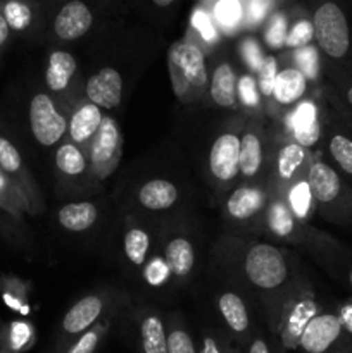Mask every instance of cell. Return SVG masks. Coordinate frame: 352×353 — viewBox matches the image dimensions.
<instances>
[{
	"label": "cell",
	"mask_w": 352,
	"mask_h": 353,
	"mask_svg": "<svg viewBox=\"0 0 352 353\" xmlns=\"http://www.w3.org/2000/svg\"><path fill=\"white\" fill-rule=\"evenodd\" d=\"M209 169L219 181H231L240 172V138L224 133L214 140L209 154Z\"/></svg>",
	"instance_id": "obj_8"
},
{
	"label": "cell",
	"mask_w": 352,
	"mask_h": 353,
	"mask_svg": "<svg viewBox=\"0 0 352 353\" xmlns=\"http://www.w3.org/2000/svg\"><path fill=\"white\" fill-rule=\"evenodd\" d=\"M173 2H175V0H152V3H155L157 7H168L171 6Z\"/></svg>",
	"instance_id": "obj_52"
},
{
	"label": "cell",
	"mask_w": 352,
	"mask_h": 353,
	"mask_svg": "<svg viewBox=\"0 0 352 353\" xmlns=\"http://www.w3.org/2000/svg\"><path fill=\"white\" fill-rule=\"evenodd\" d=\"M35 343V330L26 321H12L0 326V353H23Z\"/></svg>",
	"instance_id": "obj_22"
},
{
	"label": "cell",
	"mask_w": 352,
	"mask_h": 353,
	"mask_svg": "<svg viewBox=\"0 0 352 353\" xmlns=\"http://www.w3.org/2000/svg\"><path fill=\"white\" fill-rule=\"evenodd\" d=\"M102 300L99 296H85L66 312L62 319V331L66 334H83L93 326L102 314Z\"/></svg>",
	"instance_id": "obj_13"
},
{
	"label": "cell",
	"mask_w": 352,
	"mask_h": 353,
	"mask_svg": "<svg viewBox=\"0 0 352 353\" xmlns=\"http://www.w3.org/2000/svg\"><path fill=\"white\" fill-rule=\"evenodd\" d=\"M245 276L257 288H278L289 276V268L278 248L273 245H254L245 257Z\"/></svg>",
	"instance_id": "obj_3"
},
{
	"label": "cell",
	"mask_w": 352,
	"mask_h": 353,
	"mask_svg": "<svg viewBox=\"0 0 352 353\" xmlns=\"http://www.w3.org/2000/svg\"><path fill=\"white\" fill-rule=\"evenodd\" d=\"M244 59H245V62H247L248 68H251L252 71H259V68H261L264 57H262L261 48H259V45L255 43L254 40H245V43H244Z\"/></svg>",
	"instance_id": "obj_45"
},
{
	"label": "cell",
	"mask_w": 352,
	"mask_h": 353,
	"mask_svg": "<svg viewBox=\"0 0 352 353\" xmlns=\"http://www.w3.org/2000/svg\"><path fill=\"white\" fill-rule=\"evenodd\" d=\"M262 165L261 140L252 131H245L240 140V172L245 178H254Z\"/></svg>",
	"instance_id": "obj_28"
},
{
	"label": "cell",
	"mask_w": 352,
	"mask_h": 353,
	"mask_svg": "<svg viewBox=\"0 0 352 353\" xmlns=\"http://www.w3.org/2000/svg\"><path fill=\"white\" fill-rule=\"evenodd\" d=\"M0 172L12 183L17 188V192L23 195V199L26 200L28 209H33V200H35V192H33V183L31 178L28 176L26 168H24L23 157H21L19 150H17L16 145L9 140L7 137H3L0 133Z\"/></svg>",
	"instance_id": "obj_9"
},
{
	"label": "cell",
	"mask_w": 352,
	"mask_h": 353,
	"mask_svg": "<svg viewBox=\"0 0 352 353\" xmlns=\"http://www.w3.org/2000/svg\"><path fill=\"white\" fill-rule=\"evenodd\" d=\"M307 154L306 148L300 147L299 143H289L280 150L278 161H276V171L282 181H292L297 178L299 171L306 165Z\"/></svg>",
	"instance_id": "obj_27"
},
{
	"label": "cell",
	"mask_w": 352,
	"mask_h": 353,
	"mask_svg": "<svg viewBox=\"0 0 352 353\" xmlns=\"http://www.w3.org/2000/svg\"><path fill=\"white\" fill-rule=\"evenodd\" d=\"M304 353H347L349 341L340 319L335 314L313 317L300 336Z\"/></svg>",
	"instance_id": "obj_4"
},
{
	"label": "cell",
	"mask_w": 352,
	"mask_h": 353,
	"mask_svg": "<svg viewBox=\"0 0 352 353\" xmlns=\"http://www.w3.org/2000/svg\"><path fill=\"white\" fill-rule=\"evenodd\" d=\"M168 353H197L192 336L186 331L175 327L168 333Z\"/></svg>",
	"instance_id": "obj_42"
},
{
	"label": "cell",
	"mask_w": 352,
	"mask_h": 353,
	"mask_svg": "<svg viewBox=\"0 0 352 353\" xmlns=\"http://www.w3.org/2000/svg\"><path fill=\"white\" fill-rule=\"evenodd\" d=\"M0 14L10 33H26L37 17V0H0Z\"/></svg>",
	"instance_id": "obj_16"
},
{
	"label": "cell",
	"mask_w": 352,
	"mask_h": 353,
	"mask_svg": "<svg viewBox=\"0 0 352 353\" xmlns=\"http://www.w3.org/2000/svg\"><path fill=\"white\" fill-rule=\"evenodd\" d=\"M102 119V112L95 103H85L72 114L71 121H69V137L75 143H83V141L90 140L95 137Z\"/></svg>",
	"instance_id": "obj_21"
},
{
	"label": "cell",
	"mask_w": 352,
	"mask_h": 353,
	"mask_svg": "<svg viewBox=\"0 0 352 353\" xmlns=\"http://www.w3.org/2000/svg\"><path fill=\"white\" fill-rule=\"evenodd\" d=\"M211 97L214 103L223 109H235L237 105V76L226 62L214 69L211 79Z\"/></svg>",
	"instance_id": "obj_18"
},
{
	"label": "cell",
	"mask_w": 352,
	"mask_h": 353,
	"mask_svg": "<svg viewBox=\"0 0 352 353\" xmlns=\"http://www.w3.org/2000/svg\"><path fill=\"white\" fill-rule=\"evenodd\" d=\"M293 59H295V64L300 72L306 76V79H316L317 72H320V55H317V48L307 47L297 48L293 52Z\"/></svg>",
	"instance_id": "obj_37"
},
{
	"label": "cell",
	"mask_w": 352,
	"mask_h": 353,
	"mask_svg": "<svg viewBox=\"0 0 352 353\" xmlns=\"http://www.w3.org/2000/svg\"><path fill=\"white\" fill-rule=\"evenodd\" d=\"M213 14L217 26L226 33H233L244 23V6L240 0H216Z\"/></svg>",
	"instance_id": "obj_29"
},
{
	"label": "cell",
	"mask_w": 352,
	"mask_h": 353,
	"mask_svg": "<svg viewBox=\"0 0 352 353\" xmlns=\"http://www.w3.org/2000/svg\"><path fill=\"white\" fill-rule=\"evenodd\" d=\"M93 26V10L85 0H68L57 10L52 23L54 34L62 41H72L85 37Z\"/></svg>",
	"instance_id": "obj_7"
},
{
	"label": "cell",
	"mask_w": 352,
	"mask_h": 353,
	"mask_svg": "<svg viewBox=\"0 0 352 353\" xmlns=\"http://www.w3.org/2000/svg\"><path fill=\"white\" fill-rule=\"evenodd\" d=\"M97 207L90 202L68 203L59 210V223L64 230L81 233L92 228L97 221Z\"/></svg>",
	"instance_id": "obj_23"
},
{
	"label": "cell",
	"mask_w": 352,
	"mask_h": 353,
	"mask_svg": "<svg viewBox=\"0 0 352 353\" xmlns=\"http://www.w3.org/2000/svg\"><path fill=\"white\" fill-rule=\"evenodd\" d=\"M168 68L175 95L183 103L197 102L209 86L206 57L195 43L179 40L169 47Z\"/></svg>",
	"instance_id": "obj_1"
},
{
	"label": "cell",
	"mask_w": 352,
	"mask_h": 353,
	"mask_svg": "<svg viewBox=\"0 0 352 353\" xmlns=\"http://www.w3.org/2000/svg\"><path fill=\"white\" fill-rule=\"evenodd\" d=\"M55 165L66 176H79L85 172L86 161L83 152L76 145L64 143L55 152Z\"/></svg>",
	"instance_id": "obj_30"
},
{
	"label": "cell",
	"mask_w": 352,
	"mask_h": 353,
	"mask_svg": "<svg viewBox=\"0 0 352 353\" xmlns=\"http://www.w3.org/2000/svg\"><path fill=\"white\" fill-rule=\"evenodd\" d=\"M286 33H289V17L282 12L273 14L266 28V41L271 48H280L285 45Z\"/></svg>",
	"instance_id": "obj_39"
},
{
	"label": "cell",
	"mask_w": 352,
	"mask_h": 353,
	"mask_svg": "<svg viewBox=\"0 0 352 353\" xmlns=\"http://www.w3.org/2000/svg\"><path fill=\"white\" fill-rule=\"evenodd\" d=\"M307 90V79L299 69L286 68L278 72L273 97L280 105H292L299 102Z\"/></svg>",
	"instance_id": "obj_17"
},
{
	"label": "cell",
	"mask_w": 352,
	"mask_h": 353,
	"mask_svg": "<svg viewBox=\"0 0 352 353\" xmlns=\"http://www.w3.org/2000/svg\"><path fill=\"white\" fill-rule=\"evenodd\" d=\"M9 40H10V30H9V26H7L3 16L0 14V54L3 52L6 45L9 43Z\"/></svg>",
	"instance_id": "obj_50"
},
{
	"label": "cell",
	"mask_w": 352,
	"mask_h": 353,
	"mask_svg": "<svg viewBox=\"0 0 352 353\" xmlns=\"http://www.w3.org/2000/svg\"><path fill=\"white\" fill-rule=\"evenodd\" d=\"M148 247H150V238L144 230L135 228V230L128 231L126 236H124V252H126V257L130 259L131 264H144Z\"/></svg>",
	"instance_id": "obj_32"
},
{
	"label": "cell",
	"mask_w": 352,
	"mask_h": 353,
	"mask_svg": "<svg viewBox=\"0 0 352 353\" xmlns=\"http://www.w3.org/2000/svg\"><path fill=\"white\" fill-rule=\"evenodd\" d=\"M313 317H316V303L313 300H302L293 307L282 327V340L285 348L299 347L300 336Z\"/></svg>",
	"instance_id": "obj_14"
},
{
	"label": "cell",
	"mask_w": 352,
	"mask_h": 353,
	"mask_svg": "<svg viewBox=\"0 0 352 353\" xmlns=\"http://www.w3.org/2000/svg\"><path fill=\"white\" fill-rule=\"evenodd\" d=\"M276 76H278V65H276V59L273 55H268L262 61L261 68L257 71V88L262 97L271 99L273 90H275Z\"/></svg>",
	"instance_id": "obj_38"
},
{
	"label": "cell",
	"mask_w": 352,
	"mask_h": 353,
	"mask_svg": "<svg viewBox=\"0 0 352 353\" xmlns=\"http://www.w3.org/2000/svg\"><path fill=\"white\" fill-rule=\"evenodd\" d=\"M140 340L144 353H168V333L157 316H147L141 321Z\"/></svg>",
	"instance_id": "obj_26"
},
{
	"label": "cell",
	"mask_w": 352,
	"mask_h": 353,
	"mask_svg": "<svg viewBox=\"0 0 352 353\" xmlns=\"http://www.w3.org/2000/svg\"><path fill=\"white\" fill-rule=\"evenodd\" d=\"M271 0H245L244 23L248 28H257L268 17Z\"/></svg>",
	"instance_id": "obj_40"
},
{
	"label": "cell",
	"mask_w": 352,
	"mask_h": 353,
	"mask_svg": "<svg viewBox=\"0 0 352 353\" xmlns=\"http://www.w3.org/2000/svg\"><path fill=\"white\" fill-rule=\"evenodd\" d=\"M100 336H102V330H88L79 336V340L72 345L66 353H95L97 347H99Z\"/></svg>",
	"instance_id": "obj_43"
},
{
	"label": "cell",
	"mask_w": 352,
	"mask_h": 353,
	"mask_svg": "<svg viewBox=\"0 0 352 353\" xmlns=\"http://www.w3.org/2000/svg\"><path fill=\"white\" fill-rule=\"evenodd\" d=\"M330 154L345 174L352 176V140L347 134L335 133L330 140Z\"/></svg>",
	"instance_id": "obj_35"
},
{
	"label": "cell",
	"mask_w": 352,
	"mask_h": 353,
	"mask_svg": "<svg viewBox=\"0 0 352 353\" xmlns=\"http://www.w3.org/2000/svg\"><path fill=\"white\" fill-rule=\"evenodd\" d=\"M138 200L148 210H164L175 205L178 200V190L166 179H152L141 186Z\"/></svg>",
	"instance_id": "obj_20"
},
{
	"label": "cell",
	"mask_w": 352,
	"mask_h": 353,
	"mask_svg": "<svg viewBox=\"0 0 352 353\" xmlns=\"http://www.w3.org/2000/svg\"><path fill=\"white\" fill-rule=\"evenodd\" d=\"M76 72V61L69 52L55 50L48 57L47 71H45V83L50 92H62L69 85Z\"/></svg>",
	"instance_id": "obj_19"
},
{
	"label": "cell",
	"mask_w": 352,
	"mask_h": 353,
	"mask_svg": "<svg viewBox=\"0 0 352 353\" xmlns=\"http://www.w3.org/2000/svg\"><path fill=\"white\" fill-rule=\"evenodd\" d=\"M164 262L171 274L179 276V278L190 274V271L193 269V262H195L192 243L185 238H175L169 241L166 247Z\"/></svg>",
	"instance_id": "obj_24"
},
{
	"label": "cell",
	"mask_w": 352,
	"mask_h": 353,
	"mask_svg": "<svg viewBox=\"0 0 352 353\" xmlns=\"http://www.w3.org/2000/svg\"><path fill=\"white\" fill-rule=\"evenodd\" d=\"M345 97H347V102L351 103V105H352V85L349 86L347 92H345Z\"/></svg>",
	"instance_id": "obj_54"
},
{
	"label": "cell",
	"mask_w": 352,
	"mask_h": 353,
	"mask_svg": "<svg viewBox=\"0 0 352 353\" xmlns=\"http://www.w3.org/2000/svg\"><path fill=\"white\" fill-rule=\"evenodd\" d=\"M313 38H314L313 21L302 17V19H297L295 23L289 28V33H286V38H285V45L289 48L297 50V48L307 47V45L313 41Z\"/></svg>",
	"instance_id": "obj_36"
},
{
	"label": "cell",
	"mask_w": 352,
	"mask_h": 353,
	"mask_svg": "<svg viewBox=\"0 0 352 353\" xmlns=\"http://www.w3.org/2000/svg\"><path fill=\"white\" fill-rule=\"evenodd\" d=\"M349 281H351V286H352V271H351V274H349Z\"/></svg>",
	"instance_id": "obj_56"
},
{
	"label": "cell",
	"mask_w": 352,
	"mask_h": 353,
	"mask_svg": "<svg viewBox=\"0 0 352 353\" xmlns=\"http://www.w3.org/2000/svg\"><path fill=\"white\" fill-rule=\"evenodd\" d=\"M0 288H2V296L9 307L14 310H24V296L23 285L17 279L2 278L0 279Z\"/></svg>",
	"instance_id": "obj_41"
},
{
	"label": "cell",
	"mask_w": 352,
	"mask_h": 353,
	"mask_svg": "<svg viewBox=\"0 0 352 353\" xmlns=\"http://www.w3.org/2000/svg\"><path fill=\"white\" fill-rule=\"evenodd\" d=\"M338 319H340L344 330L349 331V333L352 334V302L347 303V305L340 310V316H338Z\"/></svg>",
	"instance_id": "obj_49"
},
{
	"label": "cell",
	"mask_w": 352,
	"mask_h": 353,
	"mask_svg": "<svg viewBox=\"0 0 352 353\" xmlns=\"http://www.w3.org/2000/svg\"><path fill=\"white\" fill-rule=\"evenodd\" d=\"M121 147H123V138L117 130V124L110 117H104L90 147L92 169L99 178L110 174L116 169L121 159Z\"/></svg>",
	"instance_id": "obj_6"
},
{
	"label": "cell",
	"mask_w": 352,
	"mask_h": 353,
	"mask_svg": "<svg viewBox=\"0 0 352 353\" xmlns=\"http://www.w3.org/2000/svg\"><path fill=\"white\" fill-rule=\"evenodd\" d=\"M169 274V269L166 265V262H162L161 259H155L145 271V276H147V281L152 283V285H161L162 281H166Z\"/></svg>",
	"instance_id": "obj_47"
},
{
	"label": "cell",
	"mask_w": 352,
	"mask_h": 353,
	"mask_svg": "<svg viewBox=\"0 0 352 353\" xmlns=\"http://www.w3.org/2000/svg\"><path fill=\"white\" fill-rule=\"evenodd\" d=\"M264 207V193L261 188L242 186L235 190L226 202V210L231 219L247 221Z\"/></svg>",
	"instance_id": "obj_15"
},
{
	"label": "cell",
	"mask_w": 352,
	"mask_h": 353,
	"mask_svg": "<svg viewBox=\"0 0 352 353\" xmlns=\"http://www.w3.org/2000/svg\"><path fill=\"white\" fill-rule=\"evenodd\" d=\"M268 226L276 236H289L295 228V216L282 200H275L268 209Z\"/></svg>",
	"instance_id": "obj_31"
},
{
	"label": "cell",
	"mask_w": 352,
	"mask_h": 353,
	"mask_svg": "<svg viewBox=\"0 0 352 353\" xmlns=\"http://www.w3.org/2000/svg\"><path fill=\"white\" fill-rule=\"evenodd\" d=\"M193 26L202 33L204 40L213 41L216 38V30L213 28L211 17L204 10H195V14H193Z\"/></svg>",
	"instance_id": "obj_46"
},
{
	"label": "cell",
	"mask_w": 352,
	"mask_h": 353,
	"mask_svg": "<svg viewBox=\"0 0 352 353\" xmlns=\"http://www.w3.org/2000/svg\"><path fill=\"white\" fill-rule=\"evenodd\" d=\"M30 128L35 140L43 147H52L57 143L66 133L64 117L57 112L55 103L47 93H37L30 102Z\"/></svg>",
	"instance_id": "obj_5"
},
{
	"label": "cell",
	"mask_w": 352,
	"mask_h": 353,
	"mask_svg": "<svg viewBox=\"0 0 352 353\" xmlns=\"http://www.w3.org/2000/svg\"><path fill=\"white\" fill-rule=\"evenodd\" d=\"M217 307L223 316L224 323L228 324L233 333L244 334L248 330V312L245 309L244 300L235 293H223L217 300Z\"/></svg>",
	"instance_id": "obj_25"
},
{
	"label": "cell",
	"mask_w": 352,
	"mask_h": 353,
	"mask_svg": "<svg viewBox=\"0 0 352 353\" xmlns=\"http://www.w3.org/2000/svg\"><path fill=\"white\" fill-rule=\"evenodd\" d=\"M224 353H238L237 350H230V348H228V350H224Z\"/></svg>",
	"instance_id": "obj_55"
},
{
	"label": "cell",
	"mask_w": 352,
	"mask_h": 353,
	"mask_svg": "<svg viewBox=\"0 0 352 353\" xmlns=\"http://www.w3.org/2000/svg\"><path fill=\"white\" fill-rule=\"evenodd\" d=\"M6 216H9V214H7L6 210L0 207V226H3V228H6Z\"/></svg>",
	"instance_id": "obj_53"
},
{
	"label": "cell",
	"mask_w": 352,
	"mask_h": 353,
	"mask_svg": "<svg viewBox=\"0 0 352 353\" xmlns=\"http://www.w3.org/2000/svg\"><path fill=\"white\" fill-rule=\"evenodd\" d=\"M248 353H271V352H269L268 343H266L262 338H255V340L252 341L251 348H248Z\"/></svg>",
	"instance_id": "obj_51"
},
{
	"label": "cell",
	"mask_w": 352,
	"mask_h": 353,
	"mask_svg": "<svg viewBox=\"0 0 352 353\" xmlns=\"http://www.w3.org/2000/svg\"><path fill=\"white\" fill-rule=\"evenodd\" d=\"M314 40L326 57L344 59L351 50V26L338 0H317L313 12Z\"/></svg>",
	"instance_id": "obj_2"
},
{
	"label": "cell",
	"mask_w": 352,
	"mask_h": 353,
	"mask_svg": "<svg viewBox=\"0 0 352 353\" xmlns=\"http://www.w3.org/2000/svg\"><path fill=\"white\" fill-rule=\"evenodd\" d=\"M290 128H292L295 143H299L304 148L314 147L321 137V124L320 117H317L316 103L311 102V100L300 103L290 116Z\"/></svg>",
	"instance_id": "obj_12"
},
{
	"label": "cell",
	"mask_w": 352,
	"mask_h": 353,
	"mask_svg": "<svg viewBox=\"0 0 352 353\" xmlns=\"http://www.w3.org/2000/svg\"><path fill=\"white\" fill-rule=\"evenodd\" d=\"M0 207H2L10 217H14V219L19 217V212L23 209L30 210L28 209L26 200L23 199V195L17 192L16 186H14L2 172H0Z\"/></svg>",
	"instance_id": "obj_33"
},
{
	"label": "cell",
	"mask_w": 352,
	"mask_h": 353,
	"mask_svg": "<svg viewBox=\"0 0 352 353\" xmlns=\"http://www.w3.org/2000/svg\"><path fill=\"white\" fill-rule=\"evenodd\" d=\"M307 185L311 195L323 205H333L344 192V183L331 165L324 162H314L307 169Z\"/></svg>",
	"instance_id": "obj_11"
},
{
	"label": "cell",
	"mask_w": 352,
	"mask_h": 353,
	"mask_svg": "<svg viewBox=\"0 0 352 353\" xmlns=\"http://www.w3.org/2000/svg\"><path fill=\"white\" fill-rule=\"evenodd\" d=\"M121 95H123V79L114 68H102L86 83L88 100L102 109H114L119 105Z\"/></svg>",
	"instance_id": "obj_10"
},
{
	"label": "cell",
	"mask_w": 352,
	"mask_h": 353,
	"mask_svg": "<svg viewBox=\"0 0 352 353\" xmlns=\"http://www.w3.org/2000/svg\"><path fill=\"white\" fill-rule=\"evenodd\" d=\"M289 202H290V210H292L293 216L300 221H306L311 214V202H313V195H311V190L307 181H297L292 186L289 193Z\"/></svg>",
	"instance_id": "obj_34"
},
{
	"label": "cell",
	"mask_w": 352,
	"mask_h": 353,
	"mask_svg": "<svg viewBox=\"0 0 352 353\" xmlns=\"http://www.w3.org/2000/svg\"><path fill=\"white\" fill-rule=\"evenodd\" d=\"M199 353H224L223 348H221L219 341L214 340V338L206 336L202 341V347H200Z\"/></svg>",
	"instance_id": "obj_48"
},
{
	"label": "cell",
	"mask_w": 352,
	"mask_h": 353,
	"mask_svg": "<svg viewBox=\"0 0 352 353\" xmlns=\"http://www.w3.org/2000/svg\"><path fill=\"white\" fill-rule=\"evenodd\" d=\"M237 95H240L242 102L247 107H257V88H255V83L252 81L251 76H244L240 79V83L237 86Z\"/></svg>",
	"instance_id": "obj_44"
}]
</instances>
